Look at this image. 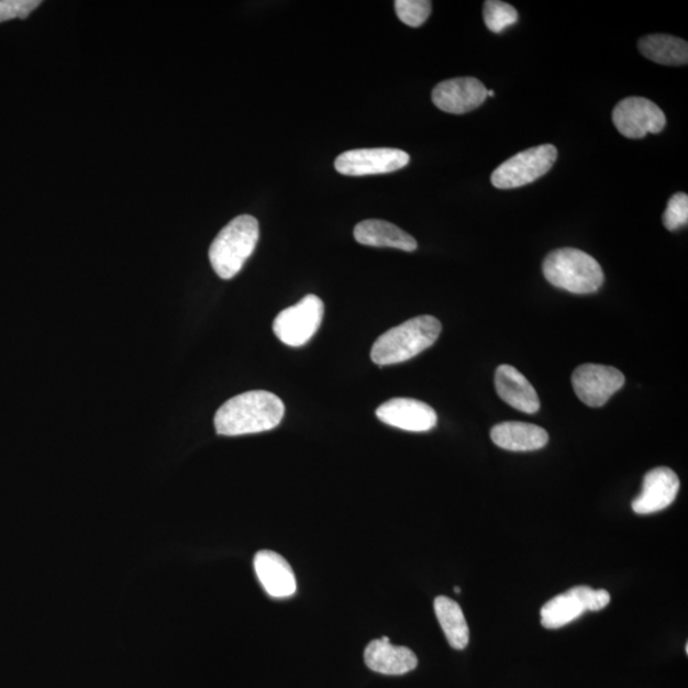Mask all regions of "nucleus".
I'll list each match as a JSON object with an SVG mask.
<instances>
[{
  "label": "nucleus",
  "instance_id": "39448f33",
  "mask_svg": "<svg viewBox=\"0 0 688 688\" xmlns=\"http://www.w3.org/2000/svg\"><path fill=\"white\" fill-rule=\"evenodd\" d=\"M611 602L604 589L574 587L564 595L552 598L541 610L542 626L548 630L562 629L578 620L584 613L603 610Z\"/></svg>",
  "mask_w": 688,
  "mask_h": 688
},
{
  "label": "nucleus",
  "instance_id": "4468645a",
  "mask_svg": "<svg viewBox=\"0 0 688 688\" xmlns=\"http://www.w3.org/2000/svg\"><path fill=\"white\" fill-rule=\"evenodd\" d=\"M364 658L367 667L386 676H403L419 666V659L411 650L391 644L388 636L373 640L365 650Z\"/></svg>",
  "mask_w": 688,
  "mask_h": 688
},
{
  "label": "nucleus",
  "instance_id": "dca6fc26",
  "mask_svg": "<svg viewBox=\"0 0 688 688\" xmlns=\"http://www.w3.org/2000/svg\"><path fill=\"white\" fill-rule=\"evenodd\" d=\"M495 387L503 402L515 410L533 414L540 411V398L525 376L510 365H501L496 370Z\"/></svg>",
  "mask_w": 688,
  "mask_h": 688
},
{
  "label": "nucleus",
  "instance_id": "1a4fd4ad",
  "mask_svg": "<svg viewBox=\"0 0 688 688\" xmlns=\"http://www.w3.org/2000/svg\"><path fill=\"white\" fill-rule=\"evenodd\" d=\"M576 396L588 407H603L611 397L625 386V376L612 366L586 364L573 374Z\"/></svg>",
  "mask_w": 688,
  "mask_h": 688
},
{
  "label": "nucleus",
  "instance_id": "4be33fe9",
  "mask_svg": "<svg viewBox=\"0 0 688 688\" xmlns=\"http://www.w3.org/2000/svg\"><path fill=\"white\" fill-rule=\"evenodd\" d=\"M429 0H397L395 3L398 19L410 27H420L431 14Z\"/></svg>",
  "mask_w": 688,
  "mask_h": 688
},
{
  "label": "nucleus",
  "instance_id": "5701e85b",
  "mask_svg": "<svg viewBox=\"0 0 688 688\" xmlns=\"http://www.w3.org/2000/svg\"><path fill=\"white\" fill-rule=\"evenodd\" d=\"M688 223V196L677 193L669 199L667 210L663 214V225L669 231H677Z\"/></svg>",
  "mask_w": 688,
  "mask_h": 688
},
{
  "label": "nucleus",
  "instance_id": "0eeeda50",
  "mask_svg": "<svg viewBox=\"0 0 688 688\" xmlns=\"http://www.w3.org/2000/svg\"><path fill=\"white\" fill-rule=\"evenodd\" d=\"M323 318V301L315 295H308L295 307L285 309L277 315L274 332L287 346L300 347L314 337Z\"/></svg>",
  "mask_w": 688,
  "mask_h": 688
},
{
  "label": "nucleus",
  "instance_id": "393cba45",
  "mask_svg": "<svg viewBox=\"0 0 688 688\" xmlns=\"http://www.w3.org/2000/svg\"><path fill=\"white\" fill-rule=\"evenodd\" d=\"M454 591H455V593L460 595V588L459 587H455Z\"/></svg>",
  "mask_w": 688,
  "mask_h": 688
},
{
  "label": "nucleus",
  "instance_id": "7ed1b4c3",
  "mask_svg": "<svg viewBox=\"0 0 688 688\" xmlns=\"http://www.w3.org/2000/svg\"><path fill=\"white\" fill-rule=\"evenodd\" d=\"M543 275L552 286L576 295L595 293L604 282L601 264L573 247L550 253L543 262Z\"/></svg>",
  "mask_w": 688,
  "mask_h": 688
},
{
  "label": "nucleus",
  "instance_id": "ddd939ff",
  "mask_svg": "<svg viewBox=\"0 0 688 688\" xmlns=\"http://www.w3.org/2000/svg\"><path fill=\"white\" fill-rule=\"evenodd\" d=\"M678 491L676 471L667 467L654 468L645 475L642 493L632 501V510L639 515L658 513L675 502Z\"/></svg>",
  "mask_w": 688,
  "mask_h": 688
},
{
  "label": "nucleus",
  "instance_id": "a211bd4d",
  "mask_svg": "<svg viewBox=\"0 0 688 688\" xmlns=\"http://www.w3.org/2000/svg\"><path fill=\"white\" fill-rule=\"evenodd\" d=\"M356 242L366 246L393 247L403 252H414L419 244L406 231L388 221L366 220L354 230Z\"/></svg>",
  "mask_w": 688,
  "mask_h": 688
},
{
  "label": "nucleus",
  "instance_id": "9b49d317",
  "mask_svg": "<svg viewBox=\"0 0 688 688\" xmlns=\"http://www.w3.org/2000/svg\"><path fill=\"white\" fill-rule=\"evenodd\" d=\"M487 99V88L474 77L447 79L432 91V102L447 114H466L481 107Z\"/></svg>",
  "mask_w": 688,
  "mask_h": 688
},
{
  "label": "nucleus",
  "instance_id": "6ab92c4d",
  "mask_svg": "<svg viewBox=\"0 0 688 688\" xmlns=\"http://www.w3.org/2000/svg\"><path fill=\"white\" fill-rule=\"evenodd\" d=\"M639 51L646 59L663 66H686L688 63V44L676 36L647 35L640 40Z\"/></svg>",
  "mask_w": 688,
  "mask_h": 688
},
{
  "label": "nucleus",
  "instance_id": "aec40b11",
  "mask_svg": "<svg viewBox=\"0 0 688 688\" xmlns=\"http://www.w3.org/2000/svg\"><path fill=\"white\" fill-rule=\"evenodd\" d=\"M434 608L447 643L454 650H466L469 643V628L462 607L453 599L442 596L435 599Z\"/></svg>",
  "mask_w": 688,
  "mask_h": 688
},
{
  "label": "nucleus",
  "instance_id": "f3484780",
  "mask_svg": "<svg viewBox=\"0 0 688 688\" xmlns=\"http://www.w3.org/2000/svg\"><path fill=\"white\" fill-rule=\"evenodd\" d=\"M492 442L510 452L540 451L548 443V434L534 423L502 422L491 430Z\"/></svg>",
  "mask_w": 688,
  "mask_h": 688
},
{
  "label": "nucleus",
  "instance_id": "20e7f679",
  "mask_svg": "<svg viewBox=\"0 0 688 688\" xmlns=\"http://www.w3.org/2000/svg\"><path fill=\"white\" fill-rule=\"evenodd\" d=\"M259 240V223L243 214L220 231L210 247V262L222 279L234 278L252 257Z\"/></svg>",
  "mask_w": 688,
  "mask_h": 688
},
{
  "label": "nucleus",
  "instance_id": "f8f14e48",
  "mask_svg": "<svg viewBox=\"0 0 688 688\" xmlns=\"http://www.w3.org/2000/svg\"><path fill=\"white\" fill-rule=\"evenodd\" d=\"M376 418L391 428L411 432H426L436 426L434 408L411 398H395L376 410Z\"/></svg>",
  "mask_w": 688,
  "mask_h": 688
},
{
  "label": "nucleus",
  "instance_id": "f03ea898",
  "mask_svg": "<svg viewBox=\"0 0 688 688\" xmlns=\"http://www.w3.org/2000/svg\"><path fill=\"white\" fill-rule=\"evenodd\" d=\"M442 323L431 315H422L407 320L375 341L371 348L373 363L380 367L408 362L434 344Z\"/></svg>",
  "mask_w": 688,
  "mask_h": 688
},
{
  "label": "nucleus",
  "instance_id": "2eb2a0df",
  "mask_svg": "<svg viewBox=\"0 0 688 688\" xmlns=\"http://www.w3.org/2000/svg\"><path fill=\"white\" fill-rule=\"evenodd\" d=\"M254 569L270 597L288 598L296 593L298 584L292 567L277 552L259 551L254 557Z\"/></svg>",
  "mask_w": 688,
  "mask_h": 688
},
{
  "label": "nucleus",
  "instance_id": "9d476101",
  "mask_svg": "<svg viewBox=\"0 0 688 688\" xmlns=\"http://www.w3.org/2000/svg\"><path fill=\"white\" fill-rule=\"evenodd\" d=\"M410 155L397 148H363L344 152L334 166L342 175L367 176L389 174L410 164Z\"/></svg>",
  "mask_w": 688,
  "mask_h": 688
},
{
  "label": "nucleus",
  "instance_id": "b1692460",
  "mask_svg": "<svg viewBox=\"0 0 688 688\" xmlns=\"http://www.w3.org/2000/svg\"><path fill=\"white\" fill-rule=\"evenodd\" d=\"M42 5L40 0H0V23L15 19L25 20Z\"/></svg>",
  "mask_w": 688,
  "mask_h": 688
},
{
  "label": "nucleus",
  "instance_id": "6e6552de",
  "mask_svg": "<svg viewBox=\"0 0 688 688\" xmlns=\"http://www.w3.org/2000/svg\"><path fill=\"white\" fill-rule=\"evenodd\" d=\"M612 120L623 137L644 138L646 134L661 133L666 127L667 119L663 110L645 98H628L615 106Z\"/></svg>",
  "mask_w": 688,
  "mask_h": 688
},
{
  "label": "nucleus",
  "instance_id": "423d86ee",
  "mask_svg": "<svg viewBox=\"0 0 688 688\" xmlns=\"http://www.w3.org/2000/svg\"><path fill=\"white\" fill-rule=\"evenodd\" d=\"M557 149L551 144L528 148L510 157L491 175V182L498 189H515L528 186L545 176L556 163Z\"/></svg>",
  "mask_w": 688,
  "mask_h": 688
},
{
  "label": "nucleus",
  "instance_id": "f257e3e1",
  "mask_svg": "<svg viewBox=\"0 0 688 688\" xmlns=\"http://www.w3.org/2000/svg\"><path fill=\"white\" fill-rule=\"evenodd\" d=\"M285 404L269 391L254 390L231 398L214 415L222 436L259 434L276 429L284 420Z\"/></svg>",
  "mask_w": 688,
  "mask_h": 688
},
{
  "label": "nucleus",
  "instance_id": "a878e982",
  "mask_svg": "<svg viewBox=\"0 0 688 688\" xmlns=\"http://www.w3.org/2000/svg\"><path fill=\"white\" fill-rule=\"evenodd\" d=\"M493 95H495V92H493V91H491V90H490V91H488V90H487V98H488V96H493Z\"/></svg>",
  "mask_w": 688,
  "mask_h": 688
},
{
  "label": "nucleus",
  "instance_id": "412c9836",
  "mask_svg": "<svg viewBox=\"0 0 688 688\" xmlns=\"http://www.w3.org/2000/svg\"><path fill=\"white\" fill-rule=\"evenodd\" d=\"M484 19L488 30L500 34L503 30L515 25L519 14L513 5L500 0H487L484 7Z\"/></svg>",
  "mask_w": 688,
  "mask_h": 688
}]
</instances>
